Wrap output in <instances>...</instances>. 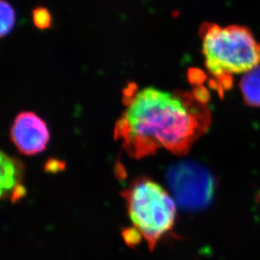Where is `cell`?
<instances>
[{
  "instance_id": "cell-1",
  "label": "cell",
  "mask_w": 260,
  "mask_h": 260,
  "mask_svg": "<svg viewBox=\"0 0 260 260\" xmlns=\"http://www.w3.org/2000/svg\"><path fill=\"white\" fill-rule=\"evenodd\" d=\"M122 101L127 107L115 125L114 138L136 159L154 154L161 147L186 154L211 125L207 102L193 92L148 87Z\"/></svg>"
},
{
  "instance_id": "cell-2",
  "label": "cell",
  "mask_w": 260,
  "mask_h": 260,
  "mask_svg": "<svg viewBox=\"0 0 260 260\" xmlns=\"http://www.w3.org/2000/svg\"><path fill=\"white\" fill-rule=\"evenodd\" d=\"M199 35L206 69L221 92L231 87L232 75L246 74L260 65V42L248 28L206 22Z\"/></svg>"
},
{
  "instance_id": "cell-3",
  "label": "cell",
  "mask_w": 260,
  "mask_h": 260,
  "mask_svg": "<svg viewBox=\"0 0 260 260\" xmlns=\"http://www.w3.org/2000/svg\"><path fill=\"white\" fill-rule=\"evenodd\" d=\"M133 225L143 234L150 251L174 226L176 207L161 185L146 177H139L121 192Z\"/></svg>"
},
{
  "instance_id": "cell-4",
  "label": "cell",
  "mask_w": 260,
  "mask_h": 260,
  "mask_svg": "<svg viewBox=\"0 0 260 260\" xmlns=\"http://www.w3.org/2000/svg\"><path fill=\"white\" fill-rule=\"evenodd\" d=\"M166 179L179 205L188 210L207 206L216 186L208 170L196 162H177L168 170Z\"/></svg>"
},
{
  "instance_id": "cell-5",
  "label": "cell",
  "mask_w": 260,
  "mask_h": 260,
  "mask_svg": "<svg viewBox=\"0 0 260 260\" xmlns=\"http://www.w3.org/2000/svg\"><path fill=\"white\" fill-rule=\"evenodd\" d=\"M10 138L20 152L31 156L47 148L50 139L49 129L38 115L25 111L15 117L10 130Z\"/></svg>"
},
{
  "instance_id": "cell-6",
  "label": "cell",
  "mask_w": 260,
  "mask_h": 260,
  "mask_svg": "<svg viewBox=\"0 0 260 260\" xmlns=\"http://www.w3.org/2000/svg\"><path fill=\"white\" fill-rule=\"evenodd\" d=\"M24 173L25 166L20 160L1 152V199H10L15 188L21 184Z\"/></svg>"
},
{
  "instance_id": "cell-7",
  "label": "cell",
  "mask_w": 260,
  "mask_h": 260,
  "mask_svg": "<svg viewBox=\"0 0 260 260\" xmlns=\"http://www.w3.org/2000/svg\"><path fill=\"white\" fill-rule=\"evenodd\" d=\"M239 88L247 106L260 107V65L244 74Z\"/></svg>"
},
{
  "instance_id": "cell-8",
  "label": "cell",
  "mask_w": 260,
  "mask_h": 260,
  "mask_svg": "<svg viewBox=\"0 0 260 260\" xmlns=\"http://www.w3.org/2000/svg\"><path fill=\"white\" fill-rule=\"evenodd\" d=\"M1 29L0 36L5 37L10 34L15 24V11L12 5L6 0H1Z\"/></svg>"
},
{
  "instance_id": "cell-9",
  "label": "cell",
  "mask_w": 260,
  "mask_h": 260,
  "mask_svg": "<svg viewBox=\"0 0 260 260\" xmlns=\"http://www.w3.org/2000/svg\"><path fill=\"white\" fill-rule=\"evenodd\" d=\"M32 18L34 25L38 29H47L52 26V15L47 8H36L32 13Z\"/></svg>"
},
{
  "instance_id": "cell-10",
  "label": "cell",
  "mask_w": 260,
  "mask_h": 260,
  "mask_svg": "<svg viewBox=\"0 0 260 260\" xmlns=\"http://www.w3.org/2000/svg\"><path fill=\"white\" fill-rule=\"evenodd\" d=\"M121 236L125 244L132 248H136L137 246L139 245L143 240V237L142 233L136 226L123 229Z\"/></svg>"
},
{
  "instance_id": "cell-11",
  "label": "cell",
  "mask_w": 260,
  "mask_h": 260,
  "mask_svg": "<svg viewBox=\"0 0 260 260\" xmlns=\"http://www.w3.org/2000/svg\"><path fill=\"white\" fill-rule=\"evenodd\" d=\"M65 169H66V162L56 157L49 158L44 165L45 172L50 173V174L62 172Z\"/></svg>"
},
{
  "instance_id": "cell-12",
  "label": "cell",
  "mask_w": 260,
  "mask_h": 260,
  "mask_svg": "<svg viewBox=\"0 0 260 260\" xmlns=\"http://www.w3.org/2000/svg\"><path fill=\"white\" fill-rule=\"evenodd\" d=\"M25 194H26V189L21 184L15 188V190L13 192L12 196L10 197V200H11L13 203H15V202H19V201L22 199L23 197H25Z\"/></svg>"
},
{
  "instance_id": "cell-13",
  "label": "cell",
  "mask_w": 260,
  "mask_h": 260,
  "mask_svg": "<svg viewBox=\"0 0 260 260\" xmlns=\"http://www.w3.org/2000/svg\"><path fill=\"white\" fill-rule=\"evenodd\" d=\"M116 174L120 179H123L125 177V169L123 167L122 165L119 162L116 165Z\"/></svg>"
}]
</instances>
